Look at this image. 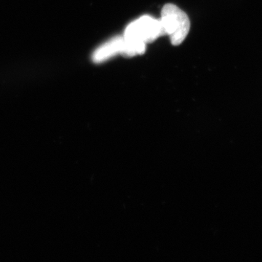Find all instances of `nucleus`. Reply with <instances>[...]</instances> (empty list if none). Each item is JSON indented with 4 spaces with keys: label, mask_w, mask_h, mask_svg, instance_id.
Returning <instances> with one entry per match:
<instances>
[{
    "label": "nucleus",
    "mask_w": 262,
    "mask_h": 262,
    "mask_svg": "<svg viewBox=\"0 0 262 262\" xmlns=\"http://www.w3.org/2000/svg\"><path fill=\"white\" fill-rule=\"evenodd\" d=\"M165 35L161 20L149 15H144L129 24L123 38L127 42L146 45Z\"/></svg>",
    "instance_id": "2"
},
{
    "label": "nucleus",
    "mask_w": 262,
    "mask_h": 262,
    "mask_svg": "<svg viewBox=\"0 0 262 262\" xmlns=\"http://www.w3.org/2000/svg\"><path fill=\"white\" fill-rule=\"evenodd\" d=\"M125 42L123 36H118L98 47L93 54V61L96 63H103L117 54H123Z\"/></svg>",
    "instance_id": "3"
},
{
    "label": "nucleus",
    "mask_w": 262,
    "mask_h": 262,
    "mask_svg": "<svg viewBox=\"0 0 262 262\" xmlns=\"http://www.w3.org/2000/svg\"><path fill=\"white\" fill-rule=\"evenodd\" d=\"M162 25L171 44L178 46L184 42L190 29V20L185 12L173 4H166L161 12Z\"/></svg>",
    "instance_id": "1"
}]
</instances>
